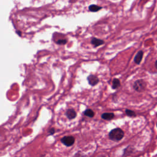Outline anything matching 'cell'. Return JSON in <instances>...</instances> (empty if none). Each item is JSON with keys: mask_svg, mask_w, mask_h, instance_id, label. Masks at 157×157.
I'll use <instances>...</instances> for the list:
<instances>
[{"mask_svg": "<svg viewBox=\"0 0 157 157\" xmlns=\"http://www.w3.org/2000/svg\"><path fill=\"white\" fill-rule=\"evenodd\" d=\"M68 43V41L66 39H58L57 41L56 42V43L58 45H65Z\"/></svg>", "mask_w": 157, "mask_h": 157, "instance_id": "obj_14", "label": "cell"}, {"mask_svg": "<svg viewBox=\"0 0 157 157\" xmlns=\"http://www.w3.org/2000/svg\"><path fill=\"white\" fill-rule=\"evenodd\" d=\"M66 115L67 118L69 120H72V119H75L77 116V113L74 110L72 109H69L66 111Z\"/></svg>", "mask_w": 157, "mask_h": 157, "instance_id": "obj_6", "label": "cell"}, {"mask_svg": "<svg viewBox=\"0 0 157 157\" xmlns=\"http://www.w3.org/2000/svg\"><path fill=\"white\" fill-rule=\"evenodd\" d=\"M87 81H88L90 85L91 86H94L98 84L99 78L96 75L90 74L87 77Z\"/></svg>", "mask_w": 157, "mask_h": 157, "instance_id": "obj_4", "label": "cell"}, {"mask_svg": "<svg viewBox=\"0 0 157 157\" xmlns=\"http://www.w3.org/2000/svg\"><path fill=\"white\" fill-rule=\"evenodd\" d=\"M125 112H126V114L127 115L128 117H136V114L135 113V112L133 111V110H131L130 109H126Z\"/></svg>", "mask_w": 157, "mask_h": 157, "instance_id": "obj_13", "label": "cell"}, {"mask_svg": "<svg viewBox=\"0 0 157 157\" xmlns=\"http://www.w3.org/2000/svg\"><path fill=\"white\" fill-rule=\"evenodd\" d=\"M134 149L133 147H132L131 145H128V147H126L125 149H123L122 157H127L130 156L134 153Z\"/></svg>", "mask_w": 157, "mask_h": 157, "instance_id": "obj_5", "label": "cell"}, {"mask_svg": "<svg viewBox=\"0 0 157 157\" xmlns=\"http://www.w3.org/2000/svg\"><path fill=\"white\" fill-rule=\"evenodd\" d=\"M48 133H49V136H52V135L54 134L55 133V129L54 128H52L49 129L48 131Z\"/></svg>", "mask_w": 157, "mask_h": 157, "instance_id": "obj_15", "label": "cell"}, {"mask_svg": "<svg viewBox=\"0 0 157 157\" xmlns=\"http://www.w3.org/2000/svg\"><path fill=\"white\" fill-rule=\"evenodd\" d=\"M143 55H144V52L143 51H142V50H140V51H139L138 52V53L136 54V56H135L134 60V62L136 63V64H137V65H139V64L141 63V61H142V57H143Z\"/></svg>", "mask_w": 157, "mask_h": 157, "instance_id": "obj_8", "label": "cell"}, {"mask_svg": "<svg viewBox=\"0 0 157 157\" xmlns=\"http://www.w3.org/2000/svg\"><path fill=\"white\" fill-rule=\"evenodd\" d=\"M147 87V84L144 80L139 79L135 81L133 84V87L135 91L138 92H142Z\"/></svg>", "mask_w": 157, "mask_h": 157, "instance_id": "obj_2", "label": "cell"}, {"mask_svg": "<svg viewBox=\"0 0 157 157\" xmlns=\"http://www.w3.org/2000/svg\"><path fill=\"white\" fill-rule=\"evenodd\" d=\"M84 114L85 115V116H87V117H88L90 118H92L94 116V112L91 109H89L85 110V111L84 112Z\"/></svg>", "mask_w": 157, "mask_h": 157, "instance_id": "obj_12", "label": "cell"}, {"mask_svg": "<svg viewBox=\"0 0 157 157\" xmlns=\"http://www.w3.org/2000/svg\"><path fill=\"white\" fill-rule=\"evenodd\" d=\"M104 43V41L101 39H97L96 37H93L91 40V44L94 46V47H97L98 46H101Z\"/></svg>", "mask_w": 157, "mask_h": 157, "instance_id": "obj_7", "label": "cell"}, {"mask_svg": "<svg viewBox=\"0 0 157 157\" xmlns=\"http://www.w3.org/2000/svg\"><path fill=\"white\" fill-rule=\"evenodd\" d=\"M125 133L120 128L112 130L109 133V138L111 141L114 142H119L124 138Z\"/></svg>", "mask_w": 157, "mask_h": 157, "instance_id": "obj_1", "label": "cell"}, {"mask_svg": "<svg viewBox=\"0 0 157 157\" xmlns=\"http://www.w3.org/2000/svg\"><path fill=\"white\" fill-rule=\"evenodd\" d=\"M120 85H121V84H120V80L116 78H114V80H113L112 81V89L114 90L117 89V88H119V87H120Z\"/></svg>", "mask_w": 157, "mask_h": 157, "instance_id": "obj_11", "label": "cell"}, {"mask_svg": "<svg viewBox=\"0 0 157 157\" xmlns=\"http://www.w3.org/2000/svg\"><path fill=\"white\" fill-rule=\"evenodd\" d=\"M61 142L66 147H71L75 142V138L72 136H64L61 139Z\"/></svg>", "mask_w": 157, "mask_h": 157, "instance_id": "obj_3", "label": "cell"}, {"mask_svg": "<svg viewBox=\"0 0 157 157\" xmlns=\"http://www.w3.org/2000/svg\"><path fill=\"white\" fill-rule=\"evenodd\" d=\"M115 115L112 112H106L101 115V118L106 120H111L114 119Z\"/></svg>", "mask_w": 157, "mask_h": 157, "instance_id": "obj_9", "label": "cell"}, {"mask_svg": "<svg viewBox=\"0 0 157 157\" xmlns=\"http://www.w3.org/2000/svg\"><path fill=\"white\" fill-rule=\"evenodd\" d=\"M102 9V7L99 6L98 5H96V4H91L89 7H88V10H89L90 12H98Z\"/></svg>", "mask_w": 157, "mask_h": 157, "instance_id": "obj_10", "label": "cell"}]
</instances>
